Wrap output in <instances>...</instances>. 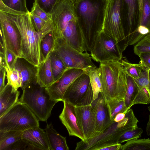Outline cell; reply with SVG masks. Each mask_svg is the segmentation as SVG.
Here are the masks:
<instances>
[{"label":"cell","mask_w":150,"mask_h":150,"mask_svg":"<svg viewBox=\"0 0 150 150\" xmlns=\"http://www.w3.org/2000/svg\"><path fill=\"white\" fill-rule=\"evenodd\" d=\"M6 76V71L5 67L0 68V92L5 87V79Z\"/></svg>","instance_id":"obj_45"},{"label":"cell","mask_w":150,"mask_h":150,"mask_svg":"<svg viewBox=\"0 0 150 150\" xmlns=\"http://www.w3.org/2000/svg\"><path fill=\"white\" fill-rule=\"evenodd\" d=\"M45 130L39 126L23 132L22 139L28 144L27 149L50 150L47 134Z\"/></svg>","instance_id":"obj_19"},{"label":"cell","mask_w":150,"mask_h":150,"mask_svg":"<svg viewBox=\"0 0 150 150\" xmlns=\"http://www.w3.org/2000/svg\"><path fill=\"white\" fill-rule=\"evenodd\" d=\"M23 132L0 131V150H6L11 145L22 139Z\"/></svg>","instance_id":"obj_26"},{"label":"cell","mask_w":150,"mask_h":150,"mask_svg":"<svg viewBox=\"0 0 150 150\" xmlns=\"http://www.w3.org/2000/svg\"><path fill=\"white\" fill-rule=\"evenodd\" d=\"M106 102L110 119L113 122H114L115 116L117 114L126 112L129 110L125 105L124 100L118 102L106 101Z\"/></svg>","instance_id":"obj_34"},{"label":"cell","mask_w":150,"mask_h":150,"mask_svg":"<svg viewBox=\"0 0 150 150\" xmlns=\"http://www.w3.org/2000/svg\"><path fill=\"white\" fill-rule=\"evenodd\" d=\"M14 68L19 71L22 77V89L31 84L36 82L38 67L23 58L18 57Z\"/></svg>","instance_id":"obj_20"},{"label":"cell","mask_w":150,"mask_h":150,"mask_svg":"<svg viewBox=\"0 0 150 150\" xmlns=\"http://www.w3.org/2000/svg\"><path fill=\"white\" fill-rule=\"evenodd\" d=\"M120 150H150V139H134L127 142Z\"/></svg>","instance_id":"obj_30"},{"label":"cell","mask_w":150,"mask_h":150,"mask_svg":"<svg viewBox=\"0 0 150 150\" xmlns=\"http://www.w3.org/2000/svg\"><path fill=\"white\" fill-rule=\"evenodd\" d=\"M150 35L144 38L134 46V53L138 56L142 53L150 52Z\"/></svg>","instance_id":"obj_37"},{"label":"cell","mask_w":150,"mask_h":150,"mask_svg":"<svg viewBox=\"0 0 150 150\" xmlns=\"http://www.w3.org/2000/svg\"><path fill=\"white\" fill-rule=\"evenodd\" d=\"M22 90L19 101L28 107L39 121H46L58 102L51 98L46 87L41 86L36 82Z\"/></svg>","instance_id":"obj_4"},{"label":"cell","mask_w":150,"mask_h":150,"mask_svg":"<svg viewBox=\"0 0 150 150\" xmlns=\"http://www.w3.org/2000/svg\"><path fill=\"white\" fill-rule=\"evenodd\" d=\"M143 0H138L139 13L141 12L142 10Z\"/></svg>","instance_id":"obj_48"},{"label":"cell","mask_w":150,"mask_h":150,"mask_svg":"<svg viewBox=\"0 0 150 150\" xmlns=\"http://www.w3.org/2000/svg\"><path fill=\"white\" fill-rule=\"evenodd\" d=\"M20 92L6 84L0 92V116L12 107L19 100Z\"/></svg>","instance_id":"obj_22"},{"label":"cell","mask_w":150,"mask_h":150,"mask_svg":"<svg viewBox=\"0 0 150 150\" xmlns=\"http://www.w3.org/2000/svg\"></svg>","instance_id":"obj_50"},{"label":"cell","mask_w":150,"mask_h":150,"mask_svg":"<svg viewBox=\"0 0 150 150\" xmlns=\"http://www.w3.org/2000/svg\"><path fill=\"white\" fill-rule=\"evenodd\" d=\"M1 39L4 48L21 57V39L19 30L14 21L7 13L0 11Z\"/></svg>","instance_id":"obj_12"},{"label":"cell","mask_w":150,"mask_h":150,"mask_svg":"<svg viewBox=\"0 0 150 150\" xmlns=\"http://www.w3.org/2000/svg\"><path fill=\"white\" fill-rule=\"evenodd\" d=\"M6 13L13 20L20 32L21 39V58L38 67L42 62L40 45L44 36L34 27L30 12L23 15Z\"/></svg>","instance_id":"obj_2"},{"label":"cell","mask_w":150,"mask_h":150,"mask_svg":"<svg viewBox=\"0 0 150 150\" xmlns=\"http://www.w3.org/2000/svg\"><path fill=\"white\" fill-rule=\"evenodd\" d=\"M85 72L81 69L68 68L59 79L46 87V89L52 99L58 102L62 101L68 87L77 77Z\"/></svg>","instance_id":"obj_13"},{"label":"cell","mask_w":150,"mask_h":150,"mask_svg":"<svg viewBox=\"0 0 150 150\" xmlns=\"http://www.w3.org/2000/svg\"><path fill=\"white\" fill-rule=\"evenodd\" d=\"M149 71V70L143 68L139 77L137 79H134L139 88L146 87L150 90Z\"/></svg>","instance_id":"obj_39"},{"label":"cell","mask_w":150,"mask_h":150,"mask_svg":"<svg viewBox=\"0 0 150 150\" xmlns=\"http://www.w3.org/2000/svg\"></svg>","instance_id":"obj_51"},{"label":"cell","mask_w":150,"mask_h":150,"mask_svg":"<svg viewBox=\"0 0 150 150\" xmlns=\"http://www.w3.org/2000/svg\"><path fill=\"white\" fill-rule=\"evenodd\" d=\"M124 0H108L101 31L109 36L123 52L127 47L123 20Z\"/></svg>","instance_id":"obj_5"},{"label":"cell","mask_w":150,"mask_h":150,"mask_svg":"<svg viewBox=\"0 0 150 150\" xmlns=\"http://www.w3.org/2000/svg\"><path fill=\"white\" fill-rule=\"evenodd\" d=\"M28 144L27 143L24 141L22 139L15 142L6 149L7 150H25L26 146Z\"/></svg>","instance_id":"obj_43"},{"label":"cell","mask_w":150,"mask_h":150,"mask_svg":"<svg viewBox=\"0 0 150 150\" xmlns=\"http://www.w3.org/2000/svg\"><path fill=\"white\" fill-rule=\"evenodd\" d=\"M127 112H120L117 114L116 115L114 119V122H118L123 120L125 117Z\"/></svg>","instance_id":"obj_46"},{"label":"cell","mask_w":150,"mask_h":150,"mask_svg":"<svg viewBox=\"0 0 150 150\" xmlns=\"http://www.w3.org/2000/svg\"><path fill=\"white\" fill-rule=\"evenodd\" d=\"M77 19L75 0H60L51 14L54 39H61L63 33L69 22Z\"/></svg>","instance_id":"obj_10"},{"label":"cell","mask_w":150,"mask_h":150,"mask_svg":"<svg viewBox=\"0 0 150 150\" xmlns=\"http://www.w3.org/2000/svg\"><path fill=\"white\" fill-rule=\"evenodd\" d=\"M68 68L82 69L86 72L96 66L87 52H80L67 44L62 39H54L52 51Z\"/></svg>","instance_id":"obj_7"},{"label":"cell","mask_w":150,"mask_h":150,"mask_svg":"<svg viewBox=\"0 0 150 150\" xmlns=\"http://www.w3.org/2000/svg\"><path fill=\"white\" fill-rule=\"evenodd\" d=\"M52 32L45 35L41 40L40 49L42 62L47 59L52 51L54 38Z\"/></svg>","instance_id":"obj_31"},{"label":"cell","mask_w":150,"mask_h":150,"mask_svg":"<svg viewBox=\"0 0 150 150\" xmlns=\"http://www.w3.org/2000/svg\"><path fill=\"white\" fill-rule=\"evenodd\" d=\"M6 6L21 15L29 13L26 0H0Z\"/></svg>","instance_id":"obj_33"},{"label":"cell","mask_w":150,"mask_h":150,"mask_svg":"<svg viewBox=\"0 0 150 150\" xmlns=\"http://www.w3.org/2000/svg\"><path fill=\"white\" fill-rule=\"evenodd\" d=\"M150 104V90L146 87L139 88L138 92L133 100L132 106L136 104Z\"/></svg>","instance_id":"obj_35"},{"label":"cell","mask_w":150,"mask_h":150,"mask_svg":"<svg viewBox=\"0 0 150 150\" xmlns=\"http://www.w3.org/2000/svg\"><path fill=\"white\" fill-rule=\"evenodd\" d=\"M108 0H75L76 13L87 51L102 30Z\"/></svg>","instance_id":"obj_1"},{"label":"cell","mask_w":150,"mask_h":150,"mask_svg":"<svg viewBox=\"0 0 150 150\" xmlns=\"http://www.w3.org/2000/svg\"><path fill=\"white\" fill-rule=\"evenodd\" d=\"M126 79L127 86L124 101L127 109L129 110L132 107V103L138 94L139 88L134 79L126 74Z\"/></svg>","instance_id":"obj_27"},{"label":"cell","mask_w":150,"mask_h":150,"mask_svg":"<svg viewBox=\"0 0 150 150\" xmlns=\"http://www.w3.org/2000/svg\"><path fill=\"white\" fill-rule=\"evenodd\" d=\"M50 150H69L66 138L53 128L52 123L47 124L45 129Z\"/></svg>","instance_id":"obj_24"},{"label":"cell","mask_w":150,"mask_h":150,"mask_svg":"<svg viewBox=\"0 0 150 150\" xmlns=\"http://www.w3.org/2000/svg\"><path fill=\"white\" fill-rule=\"evenodd\" d=\"M63 102V108L59 116L60 120L69 136L78 137L85 141V137L77 117L75 106L66 101Z\"/></svg>","instance_id":"obj_14"},{"label":"cell","mask_w":150,"mask_h":150,"mask_svg":"<svg viewBox=\"0 0 150 150\" xmlns=\"http://www.w3.org/2000/svg\"><path fill=\"white\" fill-rule=\"evenodd\" d=\"M125 72L134 79L138 78L143 69L140 64H132L129 62L126 58L121 60Z\"/></svg>","instance_id":"obj_32"},{"label":"cell","mask_w":150,"mask_h":150,"mask_svg":"<svg viewBox=\"0 0 150 150\" xmlns=\"http://www.w3.org/2000/svg\"><path fill=\"white\" fill-rule=\"evenodd\" d=\"M50 57L53 77L55 82L62 76L68 68L66 67L62 61L54 52H51Z\"/></svg>","instance_id":"obj_28"},{"label":"cell","mask_w":150,"mask_h":150,"mask_svg":"<svg viewBox=\"0 0 150 150\" xmlns=\"http://www.w3.org/2000/svg\"><path fill=\"white\" fill-rule=\"evenodd\" d=\"M61 39L80 52H83L87 51L84 36L78 19L69 22L63 33Z\"/></svg>","instance_id":"obj_17"},{"label":"cell","mask_w":150,"mask_h":150,"mask_svg":"<svg viewBox=\"0 0 150 150\" xmlns=\"http://www.w3.org/2000/svg\"><path fill=\"white\" fill-rule=\"evenodd\" d=\"M6 71L7 83L11 86L13 88L16 90L21 87L22 77L20 72L14 68L11 69L7 65L5 66Z\"/></svg>","instance_id":"obj_29"},{"label":"cell","mask_w":150,"mask_h":150,"mask_svg":"<svg viewBox=\"0 0 150 150\" xmlns=\"http://www.w3.org/2000/svg\"><path fill=\"white\" fill-rule=\"evenodd\" d=\"M140 64L146 69L150 70V52H143L139 55Z\"/></svg>","instance_id":"obj_42"},{"label":"cell","mask_w":150,"mask_h":150,"mask_svg":"<svg viewBox=\"0 0 150 150\" xmlns=\"http://www.w3.org/2000/svg\"><path fill=\"white\" fill-rule=\"evenodd\" d=\"M92 104L95 112L94 137L102 134L114 122L110 119L106 101L100 93Z\"/></svg>","instance_id":"obj_16"},{"label":"cell","mask_w":150,"mask_h":150,"mask_svg":"<svg viewBox=\"0 0 150 150\" xmlns=\"http://www.w3.org/2000/svg\"><path fill=\"white\" fill-rule=\"evenodd\" d=\"M86 72L88 75L93 93V100L97 99L103 88L99 68L96 67L88 70Z\"/></svg>","instance_id":"obj_25"},{"label":"cell","mask_w":150,"mask_h":150,"mask_svg":"<svg viewBox=\"0 0 150 150\" xmlns=\"http://www.w3.org/2000/svg\"><path fill=\"white\" fill-rule=\"evenodd\" d=\"M129 130L126 122L123 120L118 122H114L101 134L96 137L86 140H81L77 143L76 150H95L101 146L118 143L119 138Z\"/></svg>","instance_id":"obj_11"},{"label":"cell","mask_w":150,"mask_h":150,"mask_svg":"<svg viewBox=\"0 0 150 150\" xmlns=\"http://www.w3.org/2000/svg\"><path fill=\"white\" fill-rule=\"evenodd\" d=\"M60 0H35L34 3L47 13L51 15L55 6Z\"/></svg>","instance_id":"obj_38"},{"label":"cell","mask_w":150,"mask_h":150,"mask_svg":"<svg viewBox=\"0 0 150 150\" xmlns=\"http://www.w3.org/2000/svg\"><path fill=\"white\" fill-rule=\"evenodd\" d=\"M4 55L6 65L11 69H13L18 57L11 51L4 48Z\"/></svg>","instance_id":"obj_40"},{"label":"cell","mask_w":150,"mask_h":150,"mask_svg":"<svg viewBox=\"0 0 150 150\" xmlns=\"http://www.w3.org/2000/svg\"><path fill=\"white\" fill-rule=\"evenodd\" d=\"M143 132V129L138 127L135 129L129 130L121 136L117 143L121 144L125 142L138 139L141 137Z\"/></svg>","instance_id":"obj_36"},{"label":"cell","mask_w":150,"mask_h":150,"mask_svg":"<svg viewBox=\"0 0 150 150\" xmlns=\"http://www.w3.org/2000/svg\"><path fill=\"white\" fill-rule=\"evenodd\" d=\"M90 52L92 59L97 62L120 61L123 58L119 45L102 31L97 35Z\"/></svg>","instance_id":"obj_8"},{"label":"cell","mask_w":150,"mask_h":150,"mask_svg":"<svg viewBox=\"0 0 150 150\" xmlns=\"http://www.w3.org/2000/svg\"><path fill=\"white\" fill-rule=\"evenodd\" d=\"M147 108L149 111V120L146 127V131L147 134L148 136H150V106H148Z\"/></svg>","instance_id":"obj_47"},{"label":"cell","mask_w":150,"mask_h":150,"mask_svg":"<svg viewBox=\"0 0 150 150\" xmlns=\"http://www.w3.org/2000/svg\"><path fill=\"white\" fill-rule=\"evenodd\" d=\"M99 67L103 91L106 101L124 100L127 89L126 74L120 61L100 63Z\"/></svg>","instance_id":"obj_3"},{"label":"cell","mask_w":150,"mask_h":150,"mask_svg":"<svg viewBox=\"0 0 150 150\" xmlns=\"http://www.w3.org/2000/svg\"><path fill=\"white\" fill-rule=\"evenodd\" d=\"M66 101L75 106L91 104L93 93L88 75L86 73L77 77L65 91L63 101Z\"/></svg>","instance_id":"obj_9"},{"label":"cell","mask_w":150,"mask_h":150,"mask_svg":"<svg viewBox=\"0 0 150 150\" xmlns=\"http://www.w3.org/2000/svg\"><path fill=\"white\" fill-rule=\"evenodd\" d=\"M54 82L49 55L38 67L36 82L41 86L46 88Z\"/></svg>","instance_id":"obj_23"},{"label":"cell","mask_w":150,"mask_h":150,"mask_svg":"<svg viewBox=\"0 0 150 150\" xmlns=\"http://www.w3.org/2000/svg\"><path fill=\"white\" fill-rule=\"evenodd\" d=\"M76 115L85 140L94 137L95 112L93 105L75 106Z\"/></svg>","instance_id":"obj_18"},{"label":"cell","mask_w":150,"mask_h":150,"mask_svg":"<svg viewBox=\"0 0 150 150\" xmlns=\"http://www.w3.org/2000/svg\"><path fill=\"white\" fill-rule=\"evenodd\" d=\"M39 121L28 107L19 100L0 116V131L23 132L39 127Z\"/></svg>","instance_id":"obj_6"},{"label":"cell","mask_w":150,"mask_h":150,"mask_svg":"<svg viewBox=\"0 0 150 150\" xmlns=\"http://www.w3.org/2000/svg\"><path fill=\"white\" fill-rule=\"evenodd\" d=\"M30 13L47 22L51 19V15L49 14L41 9L36 4H33V6Z\"/></svg>","instance_id":"obj_41"},{"label":"cell","mask_w":150,"mask_h":150,"mask_svg":"<svg viewBox=\"0 0 150 150\" xmlns=\"http://www.w3.org/2000/svg\"><path fill=\"white\" fill-rule=\"evenodd\" d=\"M127 10L126 26L125 32L126 45H129L130 38L137 23L136 19L139 11L138 0H124Z\"/></svg>","instance_id":"obj_21"},{"label":"cell","mask_w":150,"mask_h":150,"mask_svg":"<svg viewBox=\"0 0 150 150\" xmlns=\"http://www.w3.org/2000/svg\"><path fill=\"white\" fill-rule=\"evenodd\" d=\"M122 145L120 143L106 144L98 147L95 150H120Z\"/></svg>","instance_id":"obj_44"},{"label":"cell","mask_w":150,"mask_h":150,"mask_svg":"<svg viewBox=\"0 0 150 150\" xmlns=\"http://www.w3.org/2000/svg\"><path fill=\"white\" fill-rule=\"evenodd\" d=\"M136 27L130 36L129 45H135L150 35V0H143Z\"/></svg>","instance_id":"obj_15"},{"label":"cell","mask_w":150,"mask_h":150,"mask_svg":"<svg viewBox=\"0 0 150 150\" xmlns=\"http://www.w3.org/2000/svg\"><path fill=\"white\" fill-rule=\"evenodd\" d=\"M149 82L150 85V70H149Z\"/></svg>","instance_id":"obj_49"}]
</instances>
